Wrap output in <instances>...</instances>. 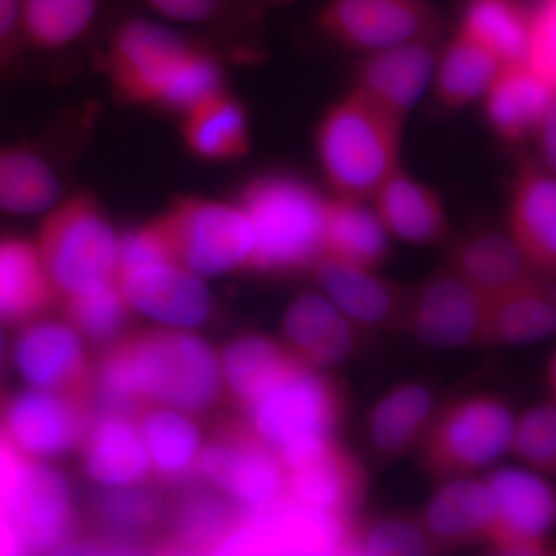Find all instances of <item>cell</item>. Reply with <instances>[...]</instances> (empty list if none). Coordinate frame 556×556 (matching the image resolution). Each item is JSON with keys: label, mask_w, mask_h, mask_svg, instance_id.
Returning <instances> with one entry per match:
<instances>
[{"label": "cell", "mask_w": 556, "mask_h": 556, "mask_svg": "<svg viewBox=\"0 0 556 556\" xmlns=\"http://www.w3.org/2000/svg\"><path fill=\"white\" fill-rule=\"evenodd\" d=\"M102 68L116 102L177 119L228 87L223 62L211 47L149 17H127L113 28Z\"/></svg>", "instance_id": "6da1fadb"}, {"label": "cell", "mask_w": 556, "mask_h": 556, "mask_svg": "<svg viewBox=\"0 0 556 556\" xmlns=\"http://www.w3.org/2000/svg\"><path fill=\"white\" fill-rule=\"evenodd\" d=\"M237 204L254 230L251 273H309L324 254L327 199L302 178L278 172L258 175L241 189Z\"/></svg>", "instance_id": "7a4b0ae2"}, {"label": "cell", "mask_w": 556, "mask_h": 556, "mask_svg": "<svg viewBox=\"0 0 556 556\" xmlns=\"http://www.w3.org/2000/svg\"><path fill=\"white\" fill-rule=\"evenodd\" d=\"M404 123L356 90L328 110L318 124L317 155L339 197L369 200L401 167Z\"/></svg>", "instance_id": "3957f363"}, {"label": "cell", "mask_w": 556, "mask_h": 556, "mask_svg": "<svg viewBox=\"0 0 556 556\" xmlns=\"http://www.w3.org/2000/svg\"><path fill=\"white\" fill-rule=\"evenodd\" d=\"M35 243L54 295L64 303L116 281L119 236L89 190L70 193L50 208Z\"/></svg>", "instance_id": "277c9868"}, {"label": "cell", "mask_w": 556, "mask_h": 556, "mask_svg": "<svg viewBox=\"0 0 556 556\" xmlns=\"http://www.w3.org/2000/svg\"><path fill=\"white\" fill-rule=\"evenodd\" d=\"M119 345L146 405L197 417L226 397L219 353L193 331L163 328L121 340Z\"/></svg>", "instance_id": "5b68a950"}, {"label": "cell", "mask_w": 556, "mask_h": 556, "mask_svg": "<svg viewBox=\"0 0 556 556\" xmlns=\"http://www.w3.org/2000/svg\"><path fill=\"white\" fill-rule=\"evenodd\" d=\"M149 223L169 257L197 276L212 278L248 270L254 230L237 203L178 197Z\"/></svg>", "instance_id": "8992f818"}, {"label": "cell", "mask_w": 556, "mask_h": 556, "mask_svg": "<svg viewBox=\"0 0 556 556\" xmlns=\"http://www.w3.org/2000/svg\"><path fill=\"white\" fill-rule=\"evenodd\" d=\"M345 413L342 382L295 361L241 409V417L280 456L303 439L336 438Z\"/></svg>", "instance_id": "52a82bcc"}, {"label": "cell", "mask_w": 556, "mask_h": 556, "mask_svg": "<svg viewBox=\"0 0 556 556\" xmlns=\"http://www.w3.org/2000/svg\"><path fill=\"white\" fill-rule=\"evenodd\" d=\"M515 416L492 393L456 399L437 413L422 442L428 473L441 479L471 477L510 453Z\"/></svg>", "instance_id": "ba28073f"}, {"label": "cell", "mask_w": 556, "mask_h": 556, "mask_svg": "<svg viewBox=\"0 0 556 556\" xmlns=\"http://www.w3.org/2000/svg\"><path fill=\"white\" fill-rule=\"evenodd\" d=\"M356 519L298 503L288 495L243 510L219 555H356Z\"/></svg>", "instance_id": "9c48e42d"}, {"label": "cell", "mask_w": 556, "mask_h": 556, "mask_svg": "<svg viewBox=\"0 0 556 556\" xmlns=\"http://www.w3.org/2000/svg\"><path fill=\"white\" fill-rule=\"evenodd\" d=\"M197 477L243 510H257L287 496L281 457L243 417L225 420L204 439Z\"/></svg>", "instance_id": "30bf717a"}, {"label": "cell", "mask_w": 556, "mask_h": 556, "mask_svg": "<svg viewBox=\"0 0 556 556\" xmlns=\"http://www.w3.org/2000/svg\"><path fill=\"white\" fill-rule=\"evenodd\" d=\"M0 515L21 551H53L70 536L72 490L47 460L21 456L0 485Z\"/></svg>", "instance_id": "8fae6325"}, {"label": "cell", "mask_w": 556, "mask_h": 556, "mask_svg": "<svg viewBox=\"0 0 556 556\" xmlns=\"http://www.w3.org/2000/svg\"><path fill=\"white\" fill-rule=\"evenodd\" d=\"M484 481L495 500L486 546L500 555H547L556 518L555 490L547 479L533 470L500 467Z\"/></svg>", "instance_id": "7c38bea8"}, {"label": "cell", "mask_w": 556, "mask_h": 556, "mask_svg": "<svg viewBox=\"0 0 556 556\" xmlns=\"http://www.w3.org/2000/svg\"><path fill=\"white\" fill-rule=\"evenodd\" d=\"M287 495L339 517L354 518L368 493V475L336 438H308L280 452Z\"/></svg>", "instance_id": "4fadbf2b"}, {"label": "cell", "mask_w": 556, "mask_h": 556, "mask_svg": "<svg viewBox=\"0 0 556 556\" xmlns=\"http://www.w3.org/2000/svg\"><path fill=\"white\" fill-rule=\"evenodd\" d=\"M93 416L86 399L27 388L3 399L0 437L21 456L50 460L83 444Z\"/></svg>", "instance_id": "5bb4252c"}, {"label": "cell", "mask_w": 556, "mask_h": 556, "mask_svg": "<svg viewBox=\"0 0 556 556\" xmlns=\"http://www.w3.org/2000/svg\"><path fill=\"white\" fill-rule=\"evenodd\" d=\"M441 25L428 0H328L318 14L329 38L365 53L441 35Z\"/></svg>", "instance_id": "9a60e30c"}, {"label": "cell", "mask_w": 556, "mask_h": 556, "mask_svg": "<svg viewBox=\"0 0 556 556\" xmlns=\"http://www.w3.org/2000/svg\"><path fill=\"white\" fill-rule=\"evenodd\" d=\"M116 283L130 306L163 328L193 331L214 311L206 278L169 258L139 263L118 270Z\"/></svg>", "instance_id": "2e32d148"}, {"label": "cell", "mask_w": 556, "mask_h": 556, "mask_svg": "<svg viewBox=\"0 0 556 556\" xmlns=\"http://www.w3.org/2000/svg\"><path fill=\"white\" fill-rule=\"evenodd\" d=\"M21 328L13 364L25 386L91 402L93 369L72 324L39 317Z\"/></svg>", "instance_id": "e0dca14e"}, {"label": "cell", "mask_w": 556, "mask_h": 556, "mask_svg": "<svg viewBox=\"0 0 556 556\" xmlns=\"http://www.w3.org/2000/svg\"><path fill=\"white\" fill-rule=\"evenodd\" d=\"M484 308L485 299L447 268L407 295L402 328L438 350L479 345Z\"/></svg>", "instance_id": "ac0fdd59"}, {"label": "cell", "mask_w": 556, "mask_h": 556, "mask_svg": "<svg viewBox=\"0 0 556 556\" xmlns=\"http://www.w3.org/2000/svg\"><path fill=\"white\" fill-rule=\"evenodd\" d=\"M441 35L372 51L357 72L354 89L405 121L433 80Z\"/></svg>", "instance_id": "d6986e66"}, {"label": "cell", "mask_w": 556, "mask_h": 556, "mask_svg": "<svg viewBox=\"0 0 556 556\" xmlns=\"http://www.w3.org/2000/svg\"><path fill=\"white\" fill-rule=\"evenodd\" d=\"M311 276L325 295L357 327L388 328L404 324L407 294L378 269L362 268L321 254L311 266Z\"/></svg>", "instance_id": "ffe728a7"}, {"label": "cell", "mask_w": 556, "mask_h": 556, "mask_svg": "<svg viewBox=\"0 0 556 556\" xmlns=\"http://www.w3.org/2000/svg\"><path fill=\"white\" fill-rule=\"evenodd\" d=\"M64 163L46 139L0 146V214L46 215L65 197Z\"/></svg>", "instance_id": "44dd1931"}, {"label": "cell", "mask_w": 556, "mask_h": 556, "mask_svg": "<svg viewBox=\"0 0 556 556\" xmlns=\"http://www.w3.org/2000/svg\"><path fill=\"white\" fill-rule=\"evenodd\" d=\"M80 445L87 475L101 489L144 484L153 475L135 416L94 412Z\"/></svg>", "instance_id": "7402d4cb"}, {"label": "cell", "mask_w": 556, "mask_h": 556, "mask_svg": "<svg viewBox=\"0 0 556 556\" xmlns=\"http://www.w3.org/2000/svg\"><path fill=\"white\" fill-rule=\"evenodd\" d=\"M281 329L289 353L313 368L339 367L356 348L353 324L324 294L308 292L292 300Z\"/></svg>", "instance_id": "603a6c76"}, {"label": "cell", "mask_w": 556, "mask_h": 556, "mask_svg": "<svg viewBox=\"0 0 556 556\" xmlns=\"http://www.w3.org/2000/svg\"><path fill=\"white\" fill-rule=\"evenodd\" d=\"M417 517L439 552L471 546L484 543L495 518V500L485 481L445 479Z\"/></svg>", "instance_id": "cb8c5ba5"}, {"label": "cell", "mask_w": 556, "mask_h": 556, "mask_svg": "<svg viewBox=\"0 0 556 556\" xmlns=\"http://www.w3.org/2000/svg\"><path fill=\"white\" fill-rule=\"evenodd\" d=\"M508 236L540 276L556 269V179L529 166L519 174L508 212Z\"/></svg>", "instance_id": "d4e9b609"}, {"label": "cell", "mask_w": 556, "mask_h": 556, "mask_svg": "<svg viewBox=\"0 0 556 556\" xmlns=\"http://www.w3.org/2000/svg\"><path fill=\"white\" fill-rule=\"evenodd\" d=\"M448 269L485 300L543 277L530 266L508 232L492 229L459 237L450 249Z\"/></svg>", "instance_id": "484cf974"}, {"label": "cell", "mask_w": 556, "mask_h": 556, "mask_svg": "<svg viewBox=\"0 0 556 556\" xmlns=\"http://www.w3.org/2000/svg\"><path fill=\"white\" fill-rule=\"evenodd\" d=\"M555 331V291L538 277L485 300L479 345H530Z\"/></svg>", "instance_id": "4316f807"}, {"label": "cell", "mask_w": 556, "mask_h": 556, "mask_svg": "<svg viewBox=\"0 0 556 556\" xmlns=\"http://www.w3.org/2000/svg\"><path fill=\"white\" fill-rule=\"evenodd\" d=\"M178 123L182 146L204 163H230L251 150L248 110L228 87L193 105Z\"/></svg>", "instance_id": "83f0119b"}, {"label": "cell", "mask_w": 556, "mask_h": 556, "mask_svg": "<svg viewBox=\"0 0 556 556\" xmlns=\"http://www.w3.org/2000/svg\"><path fill=\"white\" fill-rule=\"evenodd\" d=\"M369 200L388 233L399 240L431 247L450 239L447 214L438 193L401 167Z\"/></svg>", "instance_id": "f1b7e54d"}, {"label": "cell", "mask_w": 556, "mask_h": 556, "mask_svg": "<svg viewBox=\"0 0 556 556\" xmlns=\"http://www.w3.org/2000/svg\"><path fill=\"white\" fill-rule=\"evenodd\" d=\"M241 517L243 508L214 486L204 481L189 485L167 515L169 547L186 554L219 555Z\"/></svg>", "instance_id": "f546056e"}, {"label": "cell", "mask_w": 556, "mask_h": 556, "mask_svg": "<svg viewBox=\"0 0 556 556\" xmlns=\"http://www.w3.org/2000/svg\"><path fill=\"white\" fill-rule=\"evenodd\" d=\"M555 89L525 62L503 65L482 98L490 126L507 141L535 134L555 108Z\"/></svg>", "instance_id": "4dcf8cb0"}, {"label": "cell", "mask_w": 556, "mask_h": 556, "mask_svg": "<svg viewBox=\"0 0 556 556\" xmlns=\"http://www.w3.org/2000/svg\"><path fill=\"white\" fill-rule=\"evenodd\" d=\"M54 299L35 241L0 236V325L24 327L42 317Z\"/></svg>", "instance_id": "1f68e13d"}, {"label": "cell", "mask_w": 556, "mask_h": 556, "mask_svg": "<svg viewBox=\"0 0 556 556\" xmlns=\"http://www.w3.org/2000/svg\"><path fill=\"white\" fill-rule=\"evenodd\" d=\"M437 413L430 388L419 382L401 383L372 405L369 444L382 459H399L422 442Z\"/></svg>", "instance_id": "d6a6232c"}, {"label": "cell", "mask_w": 556, "mask_h": 556, "mask_svg": "<svg viewBox=\"0 0 556 556\" xmlns=\"http://www.w3.org/2000/svg\"><path fill=\"white\" fill-rule=\"evenodd\" d=\"M135 417L148 448L153 475L166 481H186L197 477L204 437L195 416L148 405Z\"/></svg>", "instance_id": "836d02e7"}, {"label": "cell", "mask_w": 556, "mask_h": 556, "mask_svg": "<svg viewBox=\"0 0 556 556\" xmlns=\"http://www.w3.org/2000/svg\"><path fill=\"white\" fill-rule=\"evenodd\" d=\"M324 254L378 269L390 254V233L365 200L336 197L325 207Z\"/></svg>", "instance_id": "e575fe53"}, {"label": "cell", "mask_w": 556, "mask_h": 556, "mask_svg": "<svg viewBox=\"0 0 556 556\" xmlns=\"http://www.w3.org/2000/svg\"><path fill=\"white\" fill-rule=\"evenodd\" d=\"M295 361L283 343L266 336L233 339L219 353L225 396L241 412Z\"/></svg>", "instance_id": "d590c367"}, {"label": "cell", "mask_w": 556, "mask_h": 556, "mask_svg": "<svg viewBox=\"0 0 556 556\" xmlns=\"http://www.w3.org/2000/svg\"><path fill=\"white\" fill-rule=\"evenodd\" d=\"M529 30L530 7L521 0H467L457 33L507 65L526 61Z\"/></svg>", "instance_id": "8d00e7d4"}, {"label": "cell", "mask_w": 556, "mask_h": 556, "mask_svg": "<svg viewBox=\"0 0 556 556\" xmlns=\"http://www.w3.org/2000/svg\"><path fill=\"white\" fill-rule=\"evenodd\" d=\"M102 0H21L28 51L62 53L89 35Z\"/></svg>", "instance_id": "74e56055"}, {"label": "cell", "mask_w": 556, "mask_h": 556, "mask_svg": "<svg viewBox=\"0 0 556 556\" xmlns=\"http://www.w3.org/2000/svg\"><path fill=\"white\" fill-rule=\"evenodd\" d=\"M503 64L490 51L456 33L441 47L434 68L433 89L442 105L460 109L484 98Z\"/></svg>", "instance_id": "f35d334b"}, {"label": "cell", "mask_w": 556, "mask_h": 556, "mask_svg": "<svg viewBox=\"0 0 556 556\" xmlns=\"http://www.w3.org/2000/svg\"><path fill=\"white\" fill-rule=\"evenodd\" d=\"M98 519L113 538H142L164 522V503L144 484L102 489Z\"/></svg>", "instance_id": "ab89813d"}, {"label": "cell", "mask_w": 556, "mask_h": 556, "mask_svg": "<svg viewBox=\"0 0 556 556\" xmlns=\"http://www.w3.org/2000/svg\"><path fill=\"white\" fill-rule=\"evenodd\" d=\"M356 555L407 556L438 554L419 517H375L354 525Z\"/></svg>", "instance_id": "60d3db41"}, {"label": "cell", "mask_w": 556, "mask_h": 556, "mask_svg": "<svg viewBox=\"0 0 556 556\" xmlns=\"http://www.w3.org/2000/svg\"><path fill=\"white\" fill-rule=\"evenodd\" d=\"M70 324L84 340L113 345L126 328L131 313L118 283L65 302Z\"/></svg>", "instance_id": "b9f144b4"}, {"label": "cell", "mask_w": 556, "mask_h": 556, "mask_svg": "<svg viewBox=\"0 0 556 556\" xmlns=\"http://www.w3.org/2000/svg\"><path fill=\"white\" fill-rule=\"evenodd\" d=\"M510 452L541 475L556 471V407L547 401L515 419Z\"/></svg>", "instance_id": "7bdbcfd3"}, {"label": "cell", "mask_w": 556, "mask_h": 556, "mask_svg": "<svg viewBox=\"0 0 556 556\" xmlns=\"http://www.w3.org/2000/svg\"><path fill=\"white\" fill-rule=\"evenodd\" d=\"M525 64L556 87V0L530 7L529 46Z\"/></svg>", "instance_id": "ee69618b"}, {"label": "cell", "mask_w": 556, "mask_h": 556, "mask_svg": "<svg viewBox=\"0 0 556 556\" xmlns=\"http://www.w3.org/2000/svg\"><path fill=\"white\" fill-rule=\"evenodd\" d=\"M21 0H0V80L13 78L27 60Z\"/></svg>", "instance_id": "f6af8a7d"}, {"label": "cell", "mask_w": 556, "mask_h": 556, "mask_svg": "<svg viewBox=\"0 0 556 556\" xmlns=\"http://www.w3.org/2000/svg\"><path fill=\"white\" fill-rule=\"evenodd\" d=\"M161 21L189 27L217 22L225 13L226 0H142Z\"/></svg>", "instance_id": "bcb514c9"}, {"label": "cell", "mask_w": 556, "mask_h": 556, "mask_svg": "<svg viewBox=\"0 0 556 556\" xmlns=\"http://www.w3.org/2000/svg\"><path fill=\"white\" fill-rule=\"evenodd\" d=\"M555 119L556 112L554 108L548 112V115L543 119V123H541V126L538 127L535 131L538 138H540L541 152H543L548 169H551V166L555 167Z\"/></svg>", "instance_id": "7dc6e473"}, {"label": "cell", "mask_w": 556, "mask_h": 556, "mask_svg": "<svg viewBox=\"0 0 556 556\" xmlns=\"http://www.w3.org/2000/svg\"><path fill=\"white\" fill-rule=\"evenodd\" d=\"M5 362H7L5 336H3L2 325H0V405H2V402H3L2 379H3V369H5Z\"/></svg>", "instance_id": "c3c4849f"}]
</instances>
